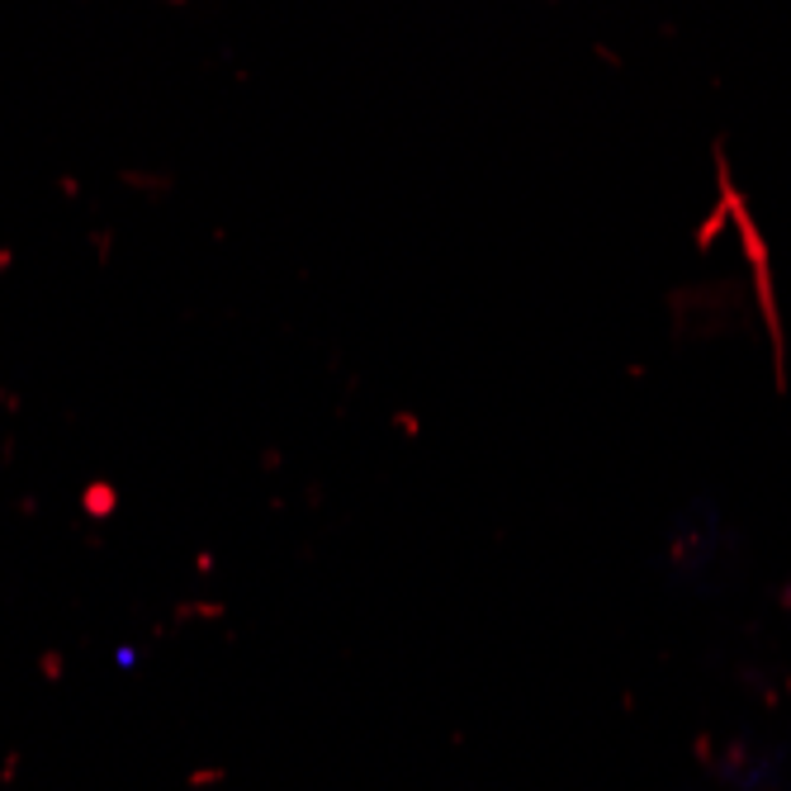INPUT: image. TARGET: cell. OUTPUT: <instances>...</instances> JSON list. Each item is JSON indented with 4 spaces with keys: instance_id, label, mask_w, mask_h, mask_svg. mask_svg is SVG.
<instances>
[{
    "instance_id": "6da1fadb",
    "label": "cell",
    "mask_w": 791,
    "mask_h": 791,
    "mask_svg": "<svg viewBox=\"0 0 791 791\" xmlns=\"http://www.w3.org/2000/svg\"><path fill=\"white\" fill-rule=\"evenodd\" d=\"M86 508H90L95 516H109V508H114V494H109V488H90Z\"/></svg>"
}]
</instances>
